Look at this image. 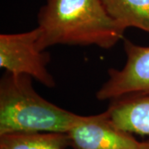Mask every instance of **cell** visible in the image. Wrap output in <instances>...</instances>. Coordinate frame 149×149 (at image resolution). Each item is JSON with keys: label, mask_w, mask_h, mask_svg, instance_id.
<instances>
[{"label": "cell", "mask_w": 149, "mask_h": 149, "mask_svg": "<svg viewBox=\"0 0 149 149\" xmlns=\"http://www.w3.org/2000/svg\"><path fill=\"white\" fill-rule=\"evenodd\" d=\"M140 149H149V139L141 142Z\"/></svg>", "instance_id": "obj_9"}, {"label": "cell", "mask_w": 149, "mask_h": 149, "mask_svg": "<svg viewBox=\"0 0 149 149\" xmlns=\"http://www.w3.org/2000/svg\"><path fill=\"white\" fill-rule=\"evenodd\" d=\"M39 50L56 45L113 47L126 29L109 15L101 0H47L37 15Z\"/></svg>", "instance_id": "obj_1"}, {"label": "cell", "mask_w": 149, "mask_h": 149, "mask_svg": "<svg viewBox=\"0 0 149 149\" xmlns=\"http://www.w3.org/2000/svg\"><path fill=\"white\" fill-rule=\"evenodd\" d=\"M106 111L118 128L133 134L149 135V95L110 101Z\"/></svg>", "instance_id": "obj_6"}, {"label": "cell", "mask_w": 149, "mask_h": 149, "mask_svg": "<svg viewBox=\"0 0 149 149\" xmlns=\"http://www.w3.org/2000/svg\"><path fill=\"white\" fill-rule=\"evenodd\" d=\"M72 149H140L133 133L118 128L108 112L87 116L67 133Z\"/></svg>", "instance_id": "obj_5"}, {"label": "cell", "mask_w": 149, "mask_h": 149, "mask_svg": "<svg viewBox=\"0 0 149 149\" xmlns=\"http://www.w3.org/2000/svg\"><path fill=\"white\" fill-rule=\"evenodd\" d=\"M0 149H72L67 133H13L0 135Z\"/></svg>", "instance_id": "obj_8"}, {"label": "cell", "mask_w": 149, "mask_h": 149, "mask_svg": "<svg viewBox=\"0 0 149 149\" xmlns=\"http://www.w3.org/2000/svg\"><path fill=\"white\" fill-rule=\"evenodd\" d=\"M40 34L38 27L28 32L1 34L0 67L11 74L28 75L52 88L56 82L47 68L50 55L37 47Z\"/></svg>", "instance_id": "obj_3"}, {"label": "cell", "mask_w": 149, "mask_h": 149, "mask_svg": "<svg viewBox=\"0 0 149 149\" xmlns=\"http://www.w3.org/2000/svg\"><path fill=\"white\" fill-rule=\"evenodd\" d=\"M126 63L121 70L110 69L108 80L96 92L99 100L113 101L128 96L149 95V47L123 40Z\"/></svg>", "instance_id": "obj_4"}, {"label": "cell", "mask_w": 149, "mask_h": 149, "mask_svg": "<svg viewBox=\"0 0 149 149\" xmlns=\"http://www.w3.org/2000/svg\"><path fill=\"white\" fill-rule=\"evenodd\" d=\"M32 77L5 72L0 81V135L13 133H67L82 123L81 116L37 94Z\"/></svg>", "instance_id": "obj_2"}, {"label": "cell", "mask_w": 149, "mask_h": 149, "mask_svg": "<svg viewBox=\"0 0 149 149\" xmlns=\"http://www.w3.org/2000/svg\"><path fill=\"white\" fill-rule=\"evenodd\" d=\"M109 15L124 29L149 33V0H101Z\"/></svg>", "instance_id": "obj_7"}]
</instances>
